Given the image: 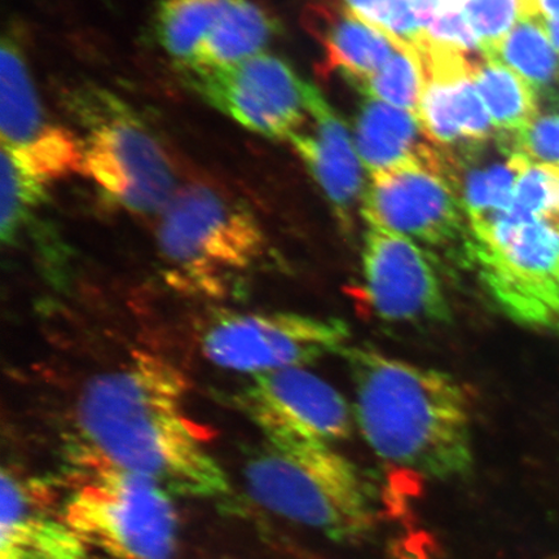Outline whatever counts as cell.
<instances>
[{"label": "cell", "mask_w": 559, "mask_h": 559, "mask_svg": "<svg viewBox=\"0 0 559 559\" xmlns=\"http://www.w3.org/2000/svg\"><path fill=\"white\" fill-rule=\"evenodd\" d=\"M542 19L559 15V0H536Z\"/></svg>", "instance_id": "obj_31"}, {"label": "cell", "mask_w": 559, "mask_h": 559, "mask_svg": "<svg viewBox=\"0 0 559 559\" xmlns=\"http://www.w3.org/2000/svg\"><path fill=\"white\" fill-rule=\"evenodd\" d=\"M515 152L530 163L559 167V115H537L526 128L508 135Z\"/></svg>", "instance_id": "obj_27"}, {"label": "cell", "mask_w": 559, "mask_h": 559, "mask_svg": "<svg viewBox=\"0 0 559 559\" xmlns=\"http://www.w3.org/2000/svg\"><path fill=\"white\" fill-rule=\"evenodd\" d=\"M486 58L522 76L537 95L554 97L559 87V55L542 19H523Z\"/></svg>", "instance_id": "obj_22"}, {"label": "cell", "mask_w": 559, "mask_h": 559, "mask_svg": "<svg viewBox=\"0 0 559 559\" xmlns=\"http://www.w3.org/2000/svg\"><path fill=\"white\" fill-rule=\"evenodd\" d=\"M424 35L435 44L454 48L477 58L485 56L465 11L439 13L424 25Z\"/></svg>", "instance_id": "obj_28"}, {"label": "cell", "mask_w": 559, "mask_h": 559, "mask_svg": "<svg viewBox=\"0 0 559 559\" xmlns=\"http://www.w3.org/2000/svg\"><path fill=\"white\" fill-rule=\"evenodd\" d=\"M349 13L389 35L400 44L415 47L424 26L407 0H333Z\"/></svg>", "instance_id": "obj_26"}, {"label": "cell", "mask_w": 559, "mask_h": 559, "mask_svg": "<svg viewBox=\"0 0 559 559\" xmlns=\"http://www.w3.org/2000/svg\"><path fill=\"white\" fill-rule=\"evenodd\" d=\"M186 393V377L148 354L95 376L76 402L79 439L70 454L140 475L174 495H226L228 478L206 449V429L185 414Z\"/></svg>", "instance_id": "obj_1"}, {"label": "cell", "mask_w": 559, "mask_h": 559, "mask_svg": "<svg viewBox=\"0 0 559 559\" xmlns=\"http://www.w3.org/2000/svg\"><path fill=\"white\" fill-rule=\"evenodd\" d=\"M472 73L425 76L418 121L445 148L487 142L500 134L485 108Z\"/></svg>", "instance_id": "obj_18"}, {"label": "cell", "mask_w": 559, "mask_h": 559, "mask_svg": "<svg viewBox=\"0 0 559 559\" xmlns=\"http://www.w3.org/2000/svg\"><path fill=\"white\" fill-rule=\"evenodd\" d=\"M289 140L331 202L340 225L352 228L367 188L360 158L346 123L318 88L313 90L309 118Z\"/></svg>", "instance_id": "obj_15"}, {"label": "cell", "mask_w": 559, "mask_h": 559, "mask_svg": "<svg viewBox=\"0 0 559 559\" xmlns=\"http://www.w3.org/2000/svg\"><path fill=\"white\" fill-rule=\"evenodd\" d=\"M341 353L353 376L356 423L377 456L431 480L471 474L472 404L463 384L372 347Z\"/></svg>", "instance_id": "obj_2"}, {"label": "cell", "mask_w": 559, "mask_h": 559, "mask_svg": "<svg viewBox=\"0 0 559 559\" xmlns=\"http://www.w3.org/2000/svg\"><path fill=\"white\" fill-rule=\"evenodd\" d=\"M471 0H438L440 13L464 11Z\"/></svg>", "instance_id": "obj_32"}, {"label": "cell", "mask_w": 559, "mask_h": 559, "mask_svg": "<svg viewBox=\"0 0 559 559\" xmlns=\"http://www.w3.org/2000/svg\"><path fill=\"white\" fill-rule=\"evenodd\" d=\"M306 23L323 47L319 73L340 72L355 87L379 72L400 45L333 0L311 4Z\"/></svg>", "instance_id": "obj_17"}, {"label": "cell", "mask_w": 559, "mask_h": 559, "mask_svg": "<svg viewBox=\"0 0 559 559\" xmlns=\"http://www.w3.org/2000/svg\"><path fill=\"white\" fill-rule=\"evenodd\" d=\"M465 15L485 56L491 53L523 19H542L536 0H471Z\"/></svg>", "instance_id": "obj_25"}, {"label": "cell", "mask_w": 559, "mask_h": 559, "mask_svg": "<svg viewBox=\"0 0 559 559\" xmlns=\"http://www.w3.org/2000/svg\"><path fill=\"white\" fill-rule=\"evenodd\" d=\"M68 526L102 559H177L178 514L170 492L103 461L70 454Z\"/></svg>", "instance_id": "obj_4"}, {"label": "cell", "mask_w": 559, "mask_h": 559, "mask_svg": "<svg viewBox=\"0 0 559 559\" xmlns=\"http://www.w3.org/2000/svg\"><path fill=\"white\" fill-rule=\"evenodd\" d=\"M0 239L13 243L48 198V186L2 148Z\"/></svg>", "instance_id": "obj_23"}, {"label": "cell", "mask_w": 559, "mask_h": 559, "mask_svg": "<svg viewBox=\"0 0 559 559\" xmlns=\"http://www.w3.org/2000/svg\"><path fill=\"white\" fill-rule=\"evenodd\" d=\"M230 0H158L155 33L158 45L183 70L213 32Z\"/></svg>", "instance_id": "obj_20"}, {"label": "cell", "mask_w": 559, "mask_h": 559, "mask_svg": "<svg viewBox=\"0 0 559 559\" xmlns=\"http://www.w3.org/2000/svg\"><path fill=\"white\" fill-rule=\"evenodd\" d=\"M187 76L195 93L216 110L258 135L277 140H289L302 128L317 88L288 62L264 52Z\"/></svg>", "instance_id": "obj_10"}, {"label": "cell", "mask_w": 559, "mask_h": 559, "mask_svg": "<svg viewBox=\"0 0 559 559\" xmlns=\"http://www.w3.org/2000/svg\"><path fill=\"white\" fill-rule=\"evenodd\" d=\"M0 138L4 151L47 183L82 171L81 138L48 114L11 34L0 48Z\"/></svg>", "instance_id": "obj_11"}, {"label": "cell", "mask_w": 559, "mask_h": 559, "mask_svg": "<svg viewBox=\"0 0 559 559\" xmlns=\"http://www.w3.org/2000/svg\"><path fill=\"white\" fill-rule=\"evenodd\" d=\"M355 143L370 175L426 167L449 177V151L428 135L417 116L372 97L356 117Z\"/></svg>", "instance_id": "obj_16"}, {"label": "cell", "mask_w": 559, "mask_h": 559, "mask_svg": "<svg viewBox=\"0 0 559 559\" xmlns=\"http://www.w3.org/2000/svg\"><path fill=\"white\" fill-rule=\"evenodd\" d=\"M362 292L391 323L444 324L451 307L437 258L401 234L369 226L362 247Z\"/></svg>", "instance_id": "obj_13"}, {"label": "cell", "mask_w": 559, "mask_h": 559, "mask_svg": "<svg viewBox=\"0 0 559 559\" xmlns=\"http://www.w3.org/2000/svg\"><path fill=\"white\" fill-rule=\"evenodd\" d=\"M473 80L501 134H515L539 115V95L501 61L485 56L474 70Z\"/></svg>", "instance_id": "obj_21"}, {"label": "cell", "mask_w": 559, "mask_h": 559, "mask_svg": "<svg viewBox=\"0 0 559 559\" xmlns=\"http://www.w3.org/2000/svg\"><path fill=\"white\" fill-rule=\"evenodd\" d=\"M83 136L82 174L126 212L160 214L178 191L169 156L128 105L104 90L74 95Z\"/></svg>", "instance_id": "obj_7"}, {"label": "cell", "mask_w": 559, "mask_h": 559, "mask_svg": "<svg viewBox=\"0 0 559 559\" xmlns=\"http://www.w3.org/2000/svg\"><path fill=\"white\" fill-rule=\"evenodd\" d=\"M277 33V20L253 0H230L185 72L233 66L253 58L263 52Z\"/></svg>", "instance_id": "obj_19"}, {"label": "cell", "mask_w": 559, "mask_h": 559, "mask_svg": "<svg viewBox=\"0 0 559 559\" xmlns=\"http://www.w3.org/2000/svg\"><path fill=\"white\" fill-rule=\"evenodd\" d=\"M157 242L174 286L219 297L260 260L265 239L260 222L241 202L194 183L175 192L159 214Z\"/></svg>", "instance_id": "obj_5"}, {"label": "cell", "mask_w": 559, "mask_h": 559, "mask_svg": "<svg viewBox=\"0 0 559 559\" xmlns=\"http://www.w3.org/2000/svg\"><path fill=\"white\" fill-rule=\"evenodd\" d=\"M472 260L509 319L559 337V228L508 207L471 226Z\"/></svg>", "instance_id": "obj_6"}, {"label": "cell", "mask_w": 559, "mask_h": 559, "mask_svg": "<svg viewBox=\"0 0 559 559\" xmlns=\"http://www.w3.org/2000/svg\"><path fill=\"white\" fill-rule=\"evenodd\" d=\"M258 504L340 544L368 539L379 509L358 466L332 445L271 443L245 466Z\"/></svg>", "instance_id": "obj_3"}, {"label": "cell", "mask_w": 559, "mask_h": 559, "mask_svg": "<svg viewBox=\"0 0 559 559\" xmlns=\"http://www.w3.org/2000/svg\"><path fill=\"white\" fill-rule=\"evenodd\" d=\"M545 31H547L551 44H554L559 55V15L548 19H542Z\"/></svg>", "instance_id": "obj_30"}, {"label": "cell", "mask_w": 559, "mask_h": 559, "mask_svg": "<svg viewBox=\"0 0 559 559\" xmlns=\"http://www.w3.org/2000/svg\"><path fill=\"white\" fill-rule=\"evenodd\" d=\"M360 213L368 226L401 234L436 255L473 264L472 233L457 188L426 167L370 175Z\"/></svg>", "instance_id": "obj_8"}, {"label": "cell", "mask_w": 559, "mask_h": 559, "mask_svg": "<svg viewBox=\"0 0 559 559\" xmlns=\"http://www.w3.org/2000/svg\"><path fill=\"white\" fill-rule=\"evenodd\" d=\"M240 404L271 443L332 445L352 435V409L345 397L305 368L253 376Z\"/></svg>", "instance_id": "obj_12"}, {"label": "cell", "mask_w": 559, "mask_h": 559, "mask_svg": "<svg viewBox=\"0 0 559 559\" xmlns=\"http://www.w3.org/2000/svg\"><path fill=\"white\" fill-rule=\"evenodd\" d=\"M0 559H88L62 508H56L51 487L7 466L2 471Z\"/></svg>", "instance_id": "obj_14"}, {"label": "cell", "mask_w": 559, "mask_h": 559, "mask_svg": "<svg viewBox=\"0 0 559 559\" xmlns=\"http://www.w3.org/2000/svg\"><path fill=\"white\" fill-rule=\"evenodd\" d=\"M349 338L338 319L295 312L233 313L215 320L202 337V352L215 366L253 376L305 368Z\"/></svg>", "instance_id": "obj_9"}, {"label": "cell", "mask_w": 559, "mask_h": 559, "mask_svg": "<svg viewBox=\"0 0 559 559\" xmlns=\"http://www.w3.org/2000/svg\"><path fill=\"white\" fill-rule=\"evenodd\" d=\"M407 2L414 9L423 26L440 13L438 0H407Z\"/></svg>", "instance_id": "obj_29"}, {"label": "cell", "mask_w": 559, "mask_h": 559, "mask_svg": "<svg viewBox=\"0 0 559 559\" xmlns=\"http://www.w3.org/2000/svg\"><path fill=\"white\" fill-rule=\"evenodd\" d=\"M356 88L366 97L418 116L425 88V72L418 51L409 45H397L386 64Z\"/></svg>", "instance_id": "obj_24"}]
</instances>
